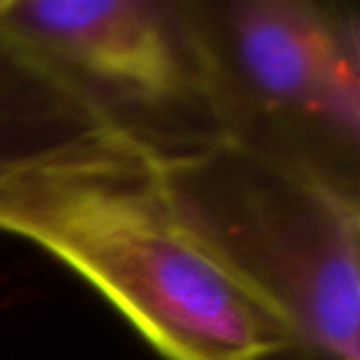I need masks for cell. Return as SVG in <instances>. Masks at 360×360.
Listing matches in <instances>:
<instances>
[{
    "label": "cell",
    "instance_id": "obj_1",
    "mask_svg": "<svg viewBox=\"0 0 360 360\" xmlns=\"http://www.w3.org/2000/svg\"><path fill=\"white\" fill-rule=\"evenodd\" d=\"M0 232L89 284L163 360L296 348L191 240L148 150L101 136L0 175Z\"/></svg>",
    "mask_w": 360,
    "mask_h": 360
},
{
    "label": "cell",
    "instance_id": "obj_4",
    "mask_svg": "<svg viewBox=\"0 0 360 360\" xmlns=\"http://www.w3.org/2000/svg\"><path fill=\"white\" fill-rule=\"evenodd\" d=\"M0 27L139 148L220 139L191 0H0Z\"/></svg>",
    "mask_w": 360,
    "mask_h": 360
},
{
    "label": "cell",
    "instance_id": "obj_5",
    "mask_svg": "<svg viewBox=\"0 0 360 360\" xmlns=\"http://www.w3.org/2000/svg\"><path fill=\"white\" fill-rule=\"evenodd\" d=\"M101 136L116 134L0 27V175Z\"/></svg>",
    "mask_w": 360,
    "mask_h": 360
},
{
    "label": "cell",
    "instance_id": "obj_2",
    "mask_svg": "<svg viewBox=\"0 0 360 360\" xmlns=\"http://www.w3.org/2000/svg\"><path fill=\"white\" fill-rule=\"evenodd\" d=\"M153 160L183 230L296 348L360 360V191L222 136Z\"/></svg>",
    "mask_w": 360,
    "mask_h": 360
},
{
    "label": "cell",
    "instance_id": "obj_3",
    "mask_svg": "<svg viewBox=\"0 0 360 360\" xmlns=\"http://www.w3.org/2000/svg\"><path fill=\"white\" fill-rule=\"evenodd\" d=\"M222 139L360 191V13L343 0H191Z\"/></svg>",
    "mask_w": 360,
    "mask_h": 360
},
{
    "label": "cell",
    "instance_id": "obj_6",
    "mask_svg": "<svg viewBox=\"0 0 360 360\" xmlns=\"http://www.w3.org/2000/svg\"><path fill=\"white\" fill-rule=\"evenodd\" d=\"M269 360H323V358H316V355H309L299 348H291V350H284V353L274 355V358H269Z\"/></svg>",
    "mask_w": 360,
    "mask_h": 360
}]
</instances>
